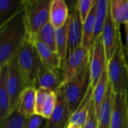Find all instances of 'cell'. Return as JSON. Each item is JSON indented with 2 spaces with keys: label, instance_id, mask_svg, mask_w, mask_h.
Returning <instances> with one entry per match:
<instances>
[{
  "label": "cell",
  "instance_id": "obj_1",
  "mask_svg": "<svg viewBox=\"0 0 128 128\" xmlns=\"http://www.w3.org/2000/svg\"><path fill=\"white\" fill-rule=\"evenodd\" d=\"M30 39L24 0L19 9L0 25V68L10 63Z\"/></svg>",
  "mask_w": 128,
  "mask_h": 128
},
{
  "label": "cell",
  "instance_id": "obj_2",
  "mask_svg": "<svg viewBox=\"0 0 128 128\" xmlns=\"http://www.w3.org/2000/svg\"><path fill=\"white\" fill-rule=\"evenodd\" d=\"M107 74L114 94L128 96V48L122 43L121 32L117 48L107 63Z\"/></svg>",
  "mask_w": 128,
  "mask_h": 128
},
{
  "label": "cell",
  "instance_id": "obj_3",
  "mask_svg": "<svg viewBox=\"0 0 128 128\" xmlns=\"http://www.w3.org/2000/svg\"><path fill=\"white\" fill-rule=\"evenodd\" d=\"M14 59L23 79L26 88L28 87L36 88L38 70L43 62L34 43L31 39L28 40L21 47Z\"/></svg>",
  "mask_w": 128,
  "mask_h": 128
},
{
  "label": "cell",
  "instance_id": "obj_4",
  "mask_svg": "<svg viewBox=\"0 0 128 128\" xmlns=\"http://www.w3.org/2000/svg\"><path fill=\"white\" fill-rule=\"evenodd\" d=\"M90 85L88 64L71 80L63 85L68 107L71 115L80 104Z\"/></svg>",
  "mask_w": 128,
  "mask_h": 128
},
{
  "label": "cell",
  "instance_id": "obj_5",
  "mask_svg": "<svg viewBox=\"0 0 128 128\" xmlns=\"http://www.w3.org/2000/svg\"><path fill=\"white\" fill-rule=\"evenodd\" d=\"M50 0L24 1L31 40H33L39 30L50 22Z\"/></svg>",
  "mask_w": 128,
  "mask_h": 128
},
{
  "label": "cell",
  "instance_id": "obj_6",
  "mask_svg": "<svg viewBox=\"0 0 128 128\" xmlns=\"http://www.w3.org/2000/svg\"><path fill=\"white\" fill-rule=\"evenodd\" d=\"M88 65L90 70L91 86L93 88H94L102 74L107 68L106 52L101 35L94 40L90 49Z\"/></svg>",
  "mask_w": 128,
  "mask_h": 128
},
{
  "label": "cell",
  "instance_id": "obj_7",
  "mask_svg": "<svg viewBox=\"0 0 128 128\" xmlns=\"http://www.w3.org/2000/svg\"><path fill=\"white\" fill-rule=\"evenodd\" d=\"M89 51L81 46L62 62V69L64 84L71 80L88 64Z\"/></svg>",
  "mask_w": 128,
  "mask_h": 128
},
{
  "label": "cell",
  "instance_id": "obj_8",
  "mask_svg": "<svg viewBox=\"0 0 128 128\" xmlns=\"http://www.w3.org/2000/svg\"><path fill=\"white\" fill-rule=\"evenodd\" d=\"M26 88L23 79L14 58L9 63L8 75L7 79V89L10 98V114L16 111L18 106L20 97Z\"/></svg>",
  "mask_w": 128,
  "mask_h": 128
},
{
  "label": "cell",
  "instance_id": "obj_9",
  "mask_svg": "<svg viewBox=\"0 0 128 128\" xmlns=\"http://www.w3.org/2000/svg\"><path fill=\"white\" fill-rule=\"evenodd\" d=\"M71 114L68 110L65 99L64 87L57 92V100L55 110L52 116L46 120L44 128H68Z\"/></svg>",
  "mask_w": 128,
  "mask_h": 128
},
{
  "label": "cell",
  "instance_id": "obj_10",
  "mask_svg": "<svg viewBox=\"0 0 128 128\" xmlns=\"http://www.w3.org/2000/svg\"><path fill=\"white\" fill-rule=\"evenodd\" d=\"M70 23L68 34V46L67 57L72 54L78 47L82 46V27L83 22L82 21L78 8L76 5L71 9L70 14ZM66 57V58H67Z\"/></svg>",
  "mask_w": 128,
  "mask_h": 128
},
{
  "label": "cell",
  "instance_id": "obj_11",
  "mask_svg": "<svg viewBox=\"0 0 128 128\" xmlns=\"http://www.w3.org/2000/svg\"><path fill=\"white\" fill-rule=\"evenodd\" d=\"M58 70H52L42 64L37 76L36 88H45L57 93L64 85L63 76Z\"/></svg>",
  "mask_w": 128,
  "mask_h": 128
},
{
  "label": "cell",
  "instance_id": "obj_12",
  "mask_svg": "<svg viewBox=\"0 0 128 128\" xmlns=\"http://www.w3.org/2000/svg\"><path fill=\"white\" fill-rule=\"evenodd\" d=\"M57 93L45 88H38L36 92L35 115L49 119L56 108Z\"/></svg>",
  "mask_w": 128,
  "mask_h": 128
},
{
  "label": "cell",
  "instance_id": "obj_13",
  "mask_svg": "<svg viewBox=\"0 0 128 128\" xmlns=\"http://www.w3.org/2000/svg\"><path fill=\"white\" fill-rule=\"evenodd\" d=\"M120 30H118L114 22L112 21L110 13L109 11L105 25L103 28V32L101 34L105 52H106V61L107 63L112 57L118 45V34H119Z\"/></svg>",
  "mask_w": 128,
  "mask_h": 128
},
{
  "label": "cell",
  "instance_id": "obj_14",
  "mask_svg": "<svg viewBox=\"0 0 128 128\" xmlns=\"http://www.w3.org/2000/svg\"><path fill=\"white\" fill-rule=\"evenodd\" d=\"M110 128H128V96L116 94Z\"/></svg>",
  "mask_w": 128,
  "mask_h": 128
},
{
  "label": "cell",
  "instance_id": "obj_15",
  "mask_svg": "<svg viewBox=\"0 0 128 128\" xmlns=\"http://www.w3.org/2000/svg\"><path fill=\"white\" fill-rule=\"evenodd\" d=\"M9 63L0 68V122L4 121L10 115V98L7 89V79Z\"/></svg>",
  "mask_w": 128,
  "mask_h": 128
},
{
  "label": "cell",
  "instance_id": "obj_16",
  "mask_svg": "<svg viewBox=\"0 0 128 128\" xmlns=\"http://www.w3.org/2000/svg\"><path fill=\"white\" fill-rule=\"evenodd\" d=\"M69 16L68 7L64 0H51L50 22L56 29L62 27Z\"/></svg>",
  "mask_w": 128,
  "mask_h": 128
},
{
  "label": "cell",
  "instance_id": "obj_17",
  "mask_svg": "<svg viewBox=\"0 0 128 128\" xmlns=\"http://www.w3.org/2000/svg\"><path fill=\"white\" fill-rule=\"evenodd\" d=\"M116 94H114L110 83L107 88L105 99L100 107V112L98 113V121L99 128H110L112 111L114 107Z\"/></svg>",
  "mask_w": 128,
  "mask_h": 128
},
{
  "label": "cell",
  "instance_id": "obj_18",
  "mask_svg": "<svg viewBox=\"0 0 128 128\" xmlns=\"http://www.w3.org/2000/svg\"><path fill=\"white\" fill-rule=\"evenodd\" d=\"M37 89L34 87H28L22 92L16 110L26 118L35 115V101Z\"/></svg>",
  "mask_w": 128,
  "mask_h": 128
},
{
  "label": "cell",
  "instance_id": "obj_19",
  "mask_svg": "<svg viewBox=\"0 0 128 128\" xmlns=\"http://www.w3.org/2000/svg\"><path fill=\"white\" fill-rule=\"evenodd\" d=\"M93 92L94 88L90 85L80 104L71 115L69 124H76L81 128H83L88 117L90 104L93 99Z\"/></svg>",
  "mask_w": 128,
  "mask_h": 128
},
{
  "label": "cell",
  "instance_id": "obj_20",
  "mask_svg": "<svg viewBox=\"0 0 128 128\" xmlns=\"http://www.w3.org/2000/svg\"><path fill=\"white\" fill-rule=\"evenodd\" d=\"M33 41V40H32ZM38 51L39 56L44 64L52 70H59L62 68V61L57 52L53 51L46 44L40 41H33Z\"/></svg>",
  "mask_w": 128,
  "mask_h": 128
},
{
  "label": "cell",
  "instance_id": "obj_21",
  "mask_svg": "<svg viewBox=\"0 0 128 128\" xmlns=\"http://www.w3.org/2000/svg\"><path fill=\"white\" fill-rule=\"evenodd\" d=\"M110 13L116 28L120 30L122 24L128 23V0H111Z\"/></svg>",
  "mask_w": 128,
  "mask_h": 128
},
{
  "label": "cell",
  "instance_id": "obj_22",
  "mask_svg": "<svg viewBox=\"0 0 128 128\" xmlns=\"http://www.w3.org/2000/svg\"><path fill=\"white\" fill-rule=\"evenodd\" d=\"M96 3L92 9L89 15L83 22L82 27V46L90 50L93 41L95 32V23H96Z\"/></svg>",
  "mask_w": 128,
  "mask_h": 128
},
{
  "label": "cell",
  "instance_id": "obj_23",
  "mask_svg": "<svg viewBox=\"0 0 128 128\" xmlns=\"http://www.w3.org/2000/svg\"><path fill=\"white\" fill-rule=\"evenodd\" d=\"M70 23V16H69L65 24L62 27L56 29V32L57 52L62 62L67 57Z\"/></svg>",
  "mask_w": 128,
  "mask_h": 128
},
{
  "label": "cell",
  "instance_id": "obj_24",
  "mask_svg": "<svg viewBox=\"0 0 128 128\" xmlns=\"http://www.w3.org/2000/svg\"><path fill=\"white\" fill-rule=\"evenodd\" d=\"M110 1L107 0H97L96 1V23L94 40L101 35L104 26L105 25L109 11H110ZM94 42V41H93Z\"/></svg>",
  "mask_w": 128,
  "mask_h": 128
},
{
  "label": "cell",
  "instance_id": "obj_25",
  "mask_svg": "<svg viewBox=\"0 0 128 128\" xmlns=\"http://www.w3.org/2000/svg\"><path fill=\"white\" fill-rule=\"evenodd\" d=\"M56 32V29L52 26L50 22H48L39 30L36 36L32 40L42 42L51 48L53 51L57 52Z\"/></svg>",
  "mask_w": 128,
  "mask_h": 128
},
{
  "label": "cell",
  "instance_id": "obj_26",
  "mask_svg": "<svg viewBox=\"0 0 128 128\" xmlns=\"http://www.w3.org/2000/svg\"><path fill=\"white\" fill-rule=\"evenodd\" d=\"M109 78H108V74H107V68L102 74L100 80L98 81V84L94 88L93 92V100L94 103V106L98 112H100V107L103 104V102L105 99L106 94L107 92V88L109 86Z\"/></svg>",
  "mask_w": 128,
  "mask_h": 128
},
{
  "label": "cell",
  "instance_id": "obj_27",
  "mask_svg": "<svg viewBox=\"0 0 128 128\" xmlns=\"http://www.w3.org/2000/svg\"><path fill=\"white\" fill-rule=\"evenodd\" d=\"M22 2L23 0H0V25L10 18Z\"/></svg>",
  "mask_w": 128,
  "mask_h": 128
},
{
  "label": "cell",
  "instance_id": "obj_28",
  "mask_svg": "<svg viewBox=\"0 0 128 128\" xmlns=\"http://www.w3.org/2000/svg\"><path fill=\"white\" fill-rule=\"evenodd\" d=\"M26 121V118L16 110L4 121L0 122V128H24Z\"/></svg>",
  "mask_w": 128,
  "mask_h": 128
},
{
  "label": "cell",
  "instance_id": "obj_29",
  "mask_svg": "<svg viewBox=\"0 0 128 128\" xmlns=\"http://www.w3.org/2000/svg\"><path fill=\"white\" fill-rule=\"evenodd\" d=\"M95 3L96 0H79L76 2V4L78 8L82 22H85V20L89 15Z\"/></svg>",
  "mask_w": 128,
  "mask_h": 128
},
{
  "label": "cell",
  "instance_id": "obj_30",
  "mask_svg": "<svg viewBox=\"0 0 128 128\" xmlns=\"http://www.w3.org/2000/svg\"><path fill=\"white\" fill-rule=\"evenodd\" d=\"M99 128V121H98V112L94 106V100L92 99V103L89 106L88 117L86 122L82 128Z\"/></svg>",
  "mask_w": 128,
  "mask_h": 128
},
{
  "label": "cell",
  "instance_id": "obj_31",
  "mask_svg": "<svg viewBox=\"0 0 128 128\" xmlns=\"http://www.w3.org/2000/svg\"><path fill=\"white\" fill-rule=\"evenodd\" d=\"M43 118L38 115H34L26 118L24 128H40L43 122Z\"/></svg>",
  "mask_w": 128,
  "mask_h": 128
},
{
  "label": "cell",
  "instance_id": "obj_32",
  "mask_svg": "<svg viewBox=\"0 0 128 128\" xmlns=\"http://www.w3.org/2000/svg\"><path fill=\"white\" fill-rule=\"evenodd\" d=\"M124 29H125V34H126V46L128 48V23L124 25Z\"/></svg>",
  "mask_w": 128,
  "mask_h": 128
}]
</instances>
